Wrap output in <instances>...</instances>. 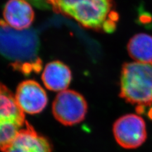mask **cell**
I'll return each instance as SVG.
<instances>
[{
    "mask_svg": "<svg viewBox=\"0 0 152 152\" xmlns=\"http://www.w3.org/2000/svg\"><path fill=\"white\" fill-rule=\"evenodd\" d=\"M131 58L140 62L152 61V36L139 33L132 36L127 46Z\"/></svg>",
    "mask_w": 152,
    "mask_h": 152,
    "instance_id": "cell-11",
    "label": "cell"
},
{
    "mask_svg": "<svg viewBox=\"0 0 152 152\" xmlns=\"http://www.w3.org/2000/svg\"><path fill=\"white\" fill-rule=\"evenodd\" d=\"M72 77L69 66L60 61H53L48 64L41 76L45 87L53 91H64L69 87Z\"/></svg>",
    "mask_w": 152,
    "mask_h": 152,
    "instance_id": "cell-10",
    "label": "cell"
},
{
    "mask_svg": "<svg viewBox=\"0 0 152 152\" xmlns=\"http://www.w3.org/2000/svg\"><path fill=\"white\" fill-rule=\"evenodd\" d=\"M113 133L117 143L126 149L138 148L147 138L145 122L136 114L118 118L113 124Z\"/></svg>",
    "mask_w": 152,
    "mask_h": 152,
    "instance_id": "cell-6",
    "label": "cell"
},
{
    "mask_svg": "<svg viewBox=\"0 0 152 152\" xmlns=\"http://www.w3.org/2000/svg\"><path fill=\"white\" fill-rule=\"evenodd\" d=\"M51 10L77 21L85 28L112 33L116 29L118 13L113 0H50Z\"/></svg>",
    "mask_w": 152,
    "mask_h": 152,
    "instance_id": "cell-2",
    "label": "cell"
},
{
    "mask_svg": "<svg viewBox=\"0 0 152 152\" xmlns=\"http://www.w3.org/2000/svg\"><path fill=\"white\" fill-rule=\"evenodd\" d=\"M15 98L22 112L28 114L41 112L48 102L45 90L33 80H24L19 84Z\"/></svg>",
    "mask_w": 152,
    "mask_h": 152,
    "instance_id": "cell-7",
    "label": "cell"
},
{
    "mask_svg": "<svg viewBox=\"0 0 152 152\" xmlns=\"http://www.w3.org/2000/svg\"><path fill=\"white\" fill-rule=\"evenodd\" d=\"M140 21L142 23H145L146 25L151 24L152 22V17L150 15H148V13H142L140 17Z\"/></svg>",
    "mask_w": 152,
    "mask_h": 152,
    "instance_id": "cell-13",
    "label": "cell"
},
{
    "mask_svg": "<svg viewBox=\"0 0 152 152\" xmlns=\"http://www.w3.org/2000/svg\"><path fill=\"white\" fill-rule=\"evenodd\" d=\"M88 112V103L81 94L74 90L65 89L56 95L52 112L57 121L66 126L82 122Z\"/></svg>",
    "mask_w": 152,
    "mask_h": 152,
    "instance_id": "cell-5",
    "label": "cell"
},
{
    "mask_svg": "<svg viewBox=\"0 0 152 152\" xmlns=\"http://www.w3.org/2000/svg\"><path fill=\"white\" fill-rule=\"evenodd\" d=\"M119 96L137 107V111L152 105V61L124 64L120 80Z\"/></svg>",
    "mask_w": 152,
    "mask_h": 152,
    "instance_id": "cell-3",
    "label": "cell"
},
{
    "mask_svg": "<svg viewBox=\"0 0 152 152\" xmlns=\"http://www.w3.org/2000/svg\"><path fill=\"white\" fill-rule=\"evenodd\" d=\"M52 146L46 137L34 130L27 122L3 152H51Z\"/></svg>",
    "mask_w": 152,
    "mask_h": 152,
    "instance_id": "cell-8",
    "label": "cell"
},
{
    "mask_svg": "<svg viewBox=\"0 0 152 152\" xmlns=\"http://www.w3.org/2000/svg\"><path fill=\"white\" fill-rule=\"evenodd\" d=\"M26 122L15 96L7 86L0 83V150L3 151L7 148Z\"/></svg>",
    "mask_w": 152,
    "mask_h": 152,
    "instance_id": "cell-4",
    "label": "cell"
},
{
    "mask_svg": "<svg viewBox=\"0 0 152 152\" xmlns=\"http://www.w3.org/2000/svg\"><path fill=\"white\" fill-rule=\"evenodd\" d=\"M4 21L16 30H25L31 26L34 12L26 0H8L3 9Z\"/></svg>",
    "mask_w": 152,
    "mask_h": 152,
    "instance_id": "cell-9",
    "label": "cell"
},
{
    "mask_svg": "<svg viewBox=\"0 0 152 152\" xmlns=\"http://www.w3.org/2000/svg\"><path fill=\"white\" fill-rule=\"evenodd\" d=\"M149 117L152 120V108L150 109V110L149 112Z\"/></svg>",
    "mask_w": 152,
    "mask_h": 152,
    "instance_id": "cell-14",
    "label": "cell"
},
{
    "mask_svg": "<svg viewBox=\"0 0 152 152\" xmlns=\"http://www.w3.org/2000/svg\"><path fill=\"white\" fill-rule=\"evenodd\" d=\"M32 5L41 10H51L50 0H26Z\"/></svg>",
    "mask_w": 152,
    "mask_h": 152,
    "instance_id": "cell-12",
    "label": "cell"
},
{
    "mask_svg": "<svg viewBox=\"0 0 152 152\" xmlns=\"http://www.w3.org/2000/svg\"><path fill=\"white\" fill-rule=\"evenodd\" d=\"M39 46L35 30H16L0 20V54L10 61L15 70L25 75L39 72L42 66L37 56Z\"/></svg>",
    "mask_w": 152,
    "mask_h": 152,
    "instance_id": "cell-1",
    "label": "cell"
}]
</instances>
